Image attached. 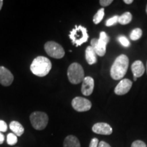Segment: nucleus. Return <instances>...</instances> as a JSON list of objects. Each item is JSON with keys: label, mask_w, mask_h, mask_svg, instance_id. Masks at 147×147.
Wrapping results in <instances>:
<instances>
[{"label": "nucleus", "mask_w": 147, "mask_h": 147, "mask_svg": "<svg viewBox=\"0 0 147 147\" xmlns=\"http://www.w3.org/2000/svg\"><path fill=\"white\" fill-rule=\"evenodd\" d=\"M10 129L16 136H21L25 131L23 126L19 122L16 121H13L10 123Z\"/></svg>", "instance_id": "obj_16"}, {"label": "nucleus", "mask_w": 147, "mask_h": 147, "mask_svg": "<svg viewBox=\"0 0 147 147\" xmlns=\"http://www.w3.org/2000/svg\"><path fill=\"white\" fill-rule=\"evenodd\" d=\"M131 71L134 77H136V78L141 77L145 71L144 64L141 61H136L131 65Z\"/></svg>", "instance_id": "obj_13"}, {"label": "nucleus", "mask_w": 147, "mask_h": 147, "mask_svg": "<svg viewBox=\"0 0 147 147\" xmlns=\"http://www.w3.org/2000/svg\"><path fill=\"white\" fill-rule=\"evenodd\" d=\"M131 20H132L131 14L130 13V12H125V13L123 14L122 15L119 16L118 23L123 25H127V24H129L131 21Z\"/></svg>", "instance_id": "obj_17"}, {"label": "nucleus", "mask_w": 147, "mask_h": 147, "mask_svg": "<svg viewBox=\"0 0 147 147\" xmlns=\"http://www.w3.org/2000/svg\"><path fill=\"white\" fill-rule=\"evenodd\" d=\"M92 131L101 135H110L113 133V128L106 123H97L92 127Z\"/></svg>", "instance_id": "obj_11"}, {"label": "nucleus", "mask_w": 147, "mask_h": 147, "mask_svg": "<svg viewBox=\"0 0 147 147\" xmlns=\"http://www.w3.org/2000/svg\"><path fill=\"white\" fill-rule=\"evenodd\" d=\"M129 67V58L125 55H121L116 58L110 69V76L114 80L123 78Z\"/></svg>", "instance_id": "obj_1"}, {"label": "nucleus", "mask_w": 147, "mask_h": 147, "mask_svg": "<svg viewBox=\"0 0 147 147\" xmlns=\"http://www.w3.org/2000/svg\"><path fill=\"white\" fill-rule=\"evenodd\" d=\"M85 59L89 65H93L97 62V55L91 46H89L86 49Z\"/></svg>", "instance_id": "obj_14"}, {"label": "nucleus", "mask_w": 147, "mask_h": 147, "mask_svg": "<svg viewBox=\"0 0 147 147\" xmlns=\"http://www.w3.org/2000/svg\"><path fill=\"white\" fill-rule=\"evenodd\" d=\"M146 14H147V5H146Z\"/></svg>", "instance_id": "obj_32"}, {"label": "nucleus", "mask_w": 147, "mask_h": 147, "mask_svg": "<svg viewBox=\"0 0 147 147\" xmlns=\"http://www.w3.org/2000/svg\"><path fill=\"white\" fill-rule=\"evenodd\" d=\"M4 136H3V134L2 133H1L0 132V144H3V142H4Z\"/></svg>", "instance_id": "obj_28"}, {"label": "nucleus", "mask_w": 147, "mask_h": 147, "mask_svg": "<svg viewBox=\"0 0 147 147\" xmlns=\"http://www.w3.org/2000/svg\"><path fill=\"white\" fill-rule=\"evenodd\" d=\"M134 80H135V81H136V80H137V78H136V77H134Z\"/></svg>", "instance_id": "obj_31"}, {"label": "nucleus", "mask_w": 147, "mask_h": 147, "mask_svg": "<svg viewBox=\"0 0 147 147\" xmlns=\"http://www.w3.org/2000/svg\"><path fill=\"white\" fill-rule=\"evenodd\" d=\"M131 147H147V146L142 140H136L132 143Z\"/></svg>", "instance_id": "obj_23"}, {"label": "nucleus", "mask_w": 147, "mask_h": 147, "mask_svg": "<svg viewBox=\"0 0 147 147\" xmlns=\"http://www.w3.org/2000/svg\"><path fill=\"white\" fill-rule=\"evenodd\" d=\"M69 37L73 45H76V47H79L87 42L89 39L87 29L82 25H76L69 33Z\"/></svg>", "instance_id": "obj_3"}, {"label": "nucleus", "mask_w": 147, "mask_h": 147, "mask_svg": "<svg viewBox=\"0 0 147 147\" xmlns=\"http://www.w3.org/2000/svg\"><path fill=\"white\" fill-rule=\"evenodd\" d=\"M94 89V80L91 76L84 77L82 81L81 92L84 95L89 96L93 93Z\"/></svg>", "instance_id": "obj_12"}, {"label": "nucleus", "mask_w": 147, "mask_h": 147, "mask_svg": "<svg viewBox=\"0 0 147 147\" xmlns=\"http://www.w3.org/2000/svg\"><path fill=\"white\" fill-rule=\"evenodd\" d=\"M118 41L120 42L121 45L125 47H128L130 46V42L129 41V40L126 37L123 36H121L118 37Z\"/></svg>", "instance_id": "obj_22"}, {"label": "nucleus", "mask_w": 147, "mask_h": 147, "mask_svg": "<svg viewBox=\"0 0 147 147\" xmlns=\"http://www.w3.org/2000/svg\"><path fill=\"white\" fill-rule=\"evenodd\" d=\"M14 76L10 71L3 66H0V84L5 87H8L12 83Z\"/></svg>", "instance_id": "obj_9"}, {"label": "nucleus", "mask_w": 147, "mask_h": 147, "mask_svg": "<svg viewBox=\"0 0 147 147\" xmlns=\"http://www.w3.org/2000/svg\"><path fill=\"white\" fill-rule=\"evenodd\" d=\"M104 16V8H101L96 12V14H95L93 16V21L95 25L99 24L101 21H102L103 18Z\"/></svg>", "instance_id": "obj_18"}, {"label": "nucleus", "mask_w": 147, "mask_h": 147, "mask_svg": "<svg viewBox=\"0 0 147 147\" xmlns=\"http://www.w3.org/2000/svg\"><path fill=\"white\" fill-rule=\"evenodd\" d=\"M113 2V0H100V3L102 7H106Z\"/></svg>", "instance_id": "obj_25"}, {"label": "nucleus", "mask_w": 147, "mask_h": 147, "mask_svg": "<svg viewBox=\"0 0 147 147\" xmlns=\"http://www.w3.org/2000/svg\"><path fill=\"white\" fill-rule=\"evenodd\" d=\"M146 72H147V62H146Z\"/></svg>", "instance_id": "obj_33"}, {"label": "nucleus", "mask_w": 147, "mask_h": 147, "mask_svg": "<svg viewBox=\"0 0 147 147\" xmlns=\"http://www.w3.org/2000/svg\"><path fill=\"white\" fill-rule=\"evenodd\" d=\"M119 16L115 15V16H113L112 18H109V19H108L106 22V26H107V27L113 26V25H115V24H117L119 21Z\"/></svg>", "instance_id": "obj_21"}, {"label": "nucleus", "mask_w": 147, "mask_h": 147, "mask_svg": "<svg viewBox=\"0 0 147 147\" xmlns=\"http://www.w3.org/2000/svg\"><path fill=\"white\" fill-rule=\"evenodd\" d=\"M71 106L77 112H86L91 109L92 104L87 99L82 97H76L71 101Z\"/></svg>", "instance_id": "obj_8"}, {"label": "nucleus", "mask_w": 147, "mask_h": 147, "mask_svg": "<svg viewBox=\"0 0 147 147\" xmlns=\"http://www.w3.org/2000/svg\"><path fill=\"white\" fill-rule=\"evenodd\" d=\"M98 139L96 138H94L91 139V142H90L89 144V147H98Z\"/></svg>", "instance_id": "obj_26"}, {"label": "nucleus", "mask_w": 147, "mask_h": 147, "mask_svg": "<svg viewBox=\"0 0 147 147\" xmlns=\"http://www.w3.org/2000/svg\"><path fill=\"white\" fill-rule=\"evenodd\" d=\"M98 147H111L109 144H108L107 142H104V141H100L99 142Z\"/></svg>", "instance_id": "obj_27"}, {"label": "nucleus", "mask_w": 147, "mask_h": 147, "mask_svg": "<svg viewBox=\"0 0 147 147\" xmlns=\"http://www.w3.org/2000/svg\"><path fill=\"white\" fill-rule=\"evenodd\" d=\"M67 77L71 84H77L83 81L84 78V69L80 64L73 63L67 69Z\"/></svg>", "instance_id": "obj_4"}, {"label": "nucleus", "mask_w": 147, "mask_h": 147, "mask_svg": "<svg viewBox=\"0 0 147 147\" xmlns=\"http://www.w3.org/2000/svg\"><path fill=\"white\" fill-rule=\"evenodd\" d=\"M132 87V82L127 78L122 79L115 89V94L123 95L129 91Z\"/></svg>", "instance_id": "obj_10"}, {"label": "nucleus", "mask_w": 147, "mask_h": 147, "mask_svg": "<svg viewBox=\"0 0 147 147\" xmlns=\"http://www.w3.org/2000/svg\"><path fill=\"white\" fill-rule=\"evenodd\" d=\"M109 37L106 32H102L100 34L99 39L93 38L91 41V47L96 53L97 55L100 57L104 56L106 51V45L109 42Z\"/></svg>", "instance_id": "obj_5"}, {"label": "nucleus", "mask_w": 147, "mask_h": 147, "mask_svg": "<svg viewBox=\"0 0 147 147\" xmlns=\"http://www.w3.org/2000/svg\"><path fill=\"white\" fill-rule=\"evenodd\" d=\"M142 36V31L140 28L134 29L132 30V32L130 34V38L133 41H136V40H139Z\"/></svg>", "instance_id": "obj_19"}, {"label": "nucleus", "mask_w": 147, "mask_h": 147, "mask_svg": "<svg viewBox=\"0 0 147 147\" xmlns=\"http://www.w3.org/2000/svg\"><path fill=\"white\" fill-rule=\"evenodd\" d=\"M29 119L32 127L36 130L45 129L49 123V116L43 112H34L31 114Z\"/></svg>", "instance_id": "obj_6"}, {"label": "nucleus", "mask_w": 147, "mask_h": 147, "mask_svg": "<svg viewBox=\"0 0 147 147\" xmlns=\"http://www.w3.org/2000/svg\"><path fill=\"white\" fill-rule=\"evenodd\" d=\"M63 147H80V141L74 136H67L63 141Z\"/></svg>", "instance_id": "obj_15"}, {"label": "nucleus", "mask_w": 147, "mask_h": 147, "mask_svg": "<svg viewBox=\"0 0 147 147\" xmlns=\"http://www.w3.org/2000/svg\"><path fill=\"white\" fill-rule=\"evenodd\" d=\"M52 68L51 61L47 57L43 56L37 57L32 61L30 69L32 74L39 77L47 76Z\"/></svg>", "instance_id": "obj_2"}, {"label": "nucleus", "mask_w": 147, "mask_h": 147, "mask_svg": "<svg viewBox=\"0 0 147 147\" xmlns=\"http://www.w3.org/2000/svg\"><path fill=\"white\" fill-rule=\"evenodd\" d=\"M45 50L49 56L55 59H61L65 55L63 48L54 41L47 42L45 45Z\"/></svg>", "instance_id": "obj_7"}, {"label": "nucleus", "mask_w": 147, "mask_h": 147, "mask_svg": "<svg viewBox=\"0 0 147 147\" xmlns=\"http://www.w3.org/2000/svg\"><path fill=\"white\" fill-rule=\"evenodd\" d=\"M8 129V125L4 121L0 120V132H5Z\"/></svg>", "instance_id": "obj_24"}, {"label": "nucleus", "mask_w": 147, "mask_h": 147, "mask_svg": "<svg viewBox=\"0 0 147 147\" xmlns=\"http://www.w3.org/2000/svg\"><path fill=\"white\" fill-rule=\"evenodd\" d=\"M124 3H125L126 4H131V3H133V0H124Z\"/></svg>", "instance_id": "obj_29"}, {"label": "nucleus", "mask_w": 147, "mask_h": 147, "mask_svg": "<svg viewBox=\"0 0 147 147\" xmlns=\"http://www.w3.org/2000/svg\"><path fill=\"white\" fill-rule=\"evenodd\" d=\"M17 142V136L15 134L13 133H10L8 134V136H7V143H8V144L12 146V145L16 144Z\"/></svg>", "instance_id": "obj_20"}, {"label": "nucleus", "mask_w": 147, "mask_h": 147, "mask_svg": "<svg viewBox=\"0 0 147 147\" xmlns=\"http://www.w3.org/2000/svg\"><path fill=\"white\" fill-rule=\"evenodd\" d=\"M3 3V1H2V0H0V10H1V8H2Z\"/></svg>", "instance_id": "obj_30"}]
</instances>
